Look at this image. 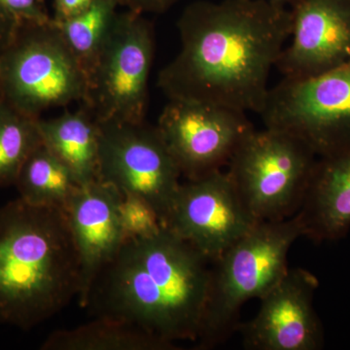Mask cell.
Masks as SVG:
<instances>
[{
    "label": "cell",
    "instance_id": "obj_6",
    "mask_svg": "<svg viewBox=\"0 0 350 350\" xmlns=\"http://www.w3.org/2000/svg\"><path fill=\"white\" fill-rule=\"evenodd\" d=\"M317 160L298 138L265 128L244 138L228 163L227 174L258 221L282 220L300 209Z\"/></svg>",
    "mask_w": 350,
    "mask_h": 350
},
{
    "label": "cell",
    "instance_id": "obj_21",
    "mask_svg": "<svg viewBox=\"0 0 350 350\" xmlns=\"http://www.w3.org/2000/svg\"><path fill=\"white\" fill-rule=\"evenodd\" d=\"M119 213L125 241L148 238L163 228L155 209L138 196L122 194Z\"/></svg>",
    "mask_w": 350,
    "mask_h": 350
},
{
    "label": "cell",
    "instance_id": "obj_17",
    "mask_svg": "<svg viewBox=\"0 0 350 350\" xmlns=\"http://www.w3.org/2000/svg\"><path fill=\"white\" fill-rule=\"evenodd\" d=\"M42 350H177L163 340L123 320L94 317L84 325L51 334Z\"/></svg>",
    "mask_w": 350,
    "mask_h": 350
},
{
    "label": "cell",
    "instance_id": "obj_11",
    "mask_svg": "<svg viewBox=\"0 0 350 350\" xmlns=\"http://www.w3.org/2000/svg\"><path fill=\"white\" fill-rule=\"evenodd\" d=\"M259 222L218 170L181 183L163 228L213 262Z\"/></svg>",
    "mask_w": 350,
    "mask_h": 350
},
{
    "label": "cell",
    "instance_id": "obj_19",
    "mask_svg": "<svg viewBox=\"0 0 350 350\" xmlns=\"http://www.w3.org/2000/svg\"><path fill=\"white\" fill-rule=\"evenodd\" d=\"M117 0H94L82 12L56 23L88 75L117 15Z\"/></svg>",
    "mask_w": 350,
    "mask_h": 350
},
{
    "label": "cell",
    "instance_id": "obj_15",
    "mask_svg": "<svg viewBox=\"0 0 350 350\" xmlns=\"http://www.w3.org/2000/svg\"><path fill=\"white\" fill-rule=\"evenodd\" d=\"M298 215L304 238L335 243L350 231V152L317 157Z\"/></svg>",
    "mask_w": 350,
    "mask_h": 350
},
{
    "label": "cell",
    "instance_id": "obj_16",
    "mask_svg": "<svg viewBox=\"0 0 350 350\" xmlns=\"http://www.w3.org/2000/svg\"><path fill=\"white\" fill-rule=\"evenodd\" d=\"M43 144L81 185L98 180L100 126L86 107L50 120H38Z\"/></svg>",
    "mask_w": 350,
    "mask_h": 350
},
{
    "label": "cell",
    "instance_id": "obj_18",
    "mask_svg": "<svg viewBox=\"0 0 350 350\" xmlns=\"http://www.w3.org/2000/svg\"><path fill=\"white\" fill-rule=\"evenodd\" d=\"M14 186L20 199L31 206L64 211L81 184L41 142L27 157Z\"/></svg>",
    "mask_w": 350,
    "mask_h": 350
},
{
    "label": "cell",
    "instance_id": "obj_9",
    "mask_svg": "<svg viewBox=\"0 0 350 350\" xmlns=\"http://www.w3.org/2000/svg\"><path fill=\"white\" fill-rule=\"evenodd\" d=\"M98 122V180L146 200L163 227L182 174L158 129L145 122Z\"/></svg>",
    "mask_w": 350,
    "mask_h": 350
},
{
    "label": "cell",
    "instance_id": "obj_13",
    "mask_svg": "<svg viewBox=\"0 0 350 350\" xmlns=\"http://www.w3.org/2000/svg\"><path fill=\"white\" fill-rule=\"evenodd\" d=\"M292 31L275 68L304 79L350 64V0H298Z\"/></svg>",
    "mask_w": 350,
    "mask_h": 350
},
{
    "label": "cell",
    "instance_id": "obj_20",
    "mask_svg": "<svg viewBox=\"0 0 350 350\" xmlns=\"http://www.w3.org/2000/svg\"><path fill=\"white\" fill-rule=\"evenodd\" d=\"M39 119L27 116L0 98V187L15 184L27 157L42 142Z\"/></svg>",
    "mask_w": 350,
    "mask_h": 350
},
{
    "label": "cell",
    "instance_id": "obj_25",
    "mask_svg": "<svg viewBox=\"0 0 350 350\" xmlns=\"http://www.w3.org/2000/svg\"><path fill=\"white\" fill-rule=\"evenodd\" d=\"M19 23L0 6V49L12 38Z\"/></svg>",
    "mask_w": 350,
    "mask_h": 350
},
{
    "label": "cell",
    "instance_id": "obj_23",
    "mask_svg": "<svg viewBox=\"0 0 350 350\" xmlns=\"http://www.w3.org/2000/svg\"><path fill=\"white\" fill-rule=\"evenodd\" d=\"M119 6L126 7V10L135 12L163 13L169 10L178 0H117Z\"/></svg>",
    "mask_w": 350,
    "mask_h": 350
},
{
    "label": "cell",
    "instance_id": "obj_10",
    "mask_svg": "<svg viewBox=\"0 0 350 350\" xmlns=\"http://www.w3.org/2000/svg\"><path fill=\"white\" fill-rule=\"evenodd\" d=\"M156 128L187 180L222 170L255 130L245 112L183 100H169Z\"/></svg>",
    "mask_w": 350,
    "mask_h": 350
},
{
    "label": "cell",
    "instance_id": "obj_24",
    "mask_svg": "<svg viewBox=\"0 0 350 350\" xmlns=\"http://www.w3.org/2000/svg\"><path fill=\"white\" fill-rule=\"evenodd\" d=\"M94 0H54L55 14L53 20L61 22L82 12Z\"/></svg>",
    "mask_w": 350,
    "mask_h": 350
},
{
    "label": "cell",
    "instance_id": "obj_22",
    "mask_svg": "<svg viewBox=\"0 0 350 350\" xmlns=\"http://www.w3.org/2000/svg\"><path fill=\"white\" fill-rule=\"evenodd\" d=\"M0 6L19 24H47L53 19L44 0H0Z\"/></svg>",
    "mask_w": 350,
    "mask_h": 350
},
{
    "label": "cell",
    "instance_id": "obj_7",
    "mask_svg": "<svg viewBox=\"0 0 350 350\" xmlns=\"http://www.w3.org/2000/svg\"><path fill=\"white\" fill-rule=\"evenodd\" d=\"M155 43L144 14L117 13L87 75L83 105L98 121L145 122Z\"/></svg>",
    "mask_w": 350,
    "mask_h": 350
},
{
    "label": "cell",
    "instance_id": "obj_4",
    "mask_svg": "<svg viewBox=\"0 0 350 350\" xmlns=\"http://www.w3.org/2000/svg\"><path fill=\"white\" fill-rule=\"evenodd\" d=\"M300 238L304 228L298 213L262 221L211 262L198 349H213L238 330L244 304L260 300L282 280L289 269V251Z\"/></svg>",
    "mask_w": 350,
    "mask_h": 350
},
{
    "label": "cell",
    "instance_id": "obj_8",
    "mask_svg": "<svg viewBox=\"0 0 350 350\" xmlns=\"http://www.w3.org/2000/svg\"><path fill=\"white\" fill-rule=\"evenodd\" d=\"M259 115L265 128L293 135L317 157L350 152V64L314 77L283 78Z\"/></svg>",
    "mask_w": 350,
    "mask_h": 350
},
{
    "label": "cell",
    "instance_id": "obj_5",
    "mask_svg": "<svg viewBox=\"0 0 350 350\" xmlns=\"http://www.w3.org/2000/svg\"><path fill=\"white\" fill-rule=\"evenodd\" d=\"M87 75L56 23L20 24L0 49V98L32 118L84 100Z\"/></svg>",
    "mask_w": 350,
    "mask_h": 350
},
{
    "label": "cell",
    "instance_id": "obj_14",
    "mask_svg": "<svg viewBox=\"0 0 350 350\" xmlns=\"http://www.w3.org/2000/svg\"><path fill=\"white\" fill-rule=\"evenodd\" d=\"M121 196L111 184L96 180L80 186L64 208L81 268L79 301L125 243L119 213Z\"/></svg>",
    "mask_w": 350,
    "mask_h": 350
},
{
    "label": "cell",
    "instance_id": "obj_3",
    "mask_svg": "<svg viewBox=\"0 0 350 350\" xmlns=\"http://www.w3.org/2000/svg\"><path fill=\"white\" fill-rule=\"evenodd\" d=\"M80 290L79 256L64 211L20 198L0 207V323L29 330Z\"/></svg>",
    "mask_w": 350,
    "mask_h": 350
},
{
    "label": "cell",
    "instance_id": "obj_2",
    "mask_svg": "<svg viewBox=\"0 0 350 350\" xmlns=\"http://www.w3.org/2000/svg\"><path fill=\"white\" fill-rule=\"evenodd\" d=\"M211 265L163 228L148 238L125 241L94 278L80 306L94 317L123 320L172 344L195 342Z\"/></svg>",
    "mask_w": 350,
    "mask_h": 350
},
{
    "label": "cell",
    "instance_id": "obj_1",
    "mask_svg": "<svg viewBox=\"0 0 350 350\" xmlns=\"http://www.w3.org/2000/svg\"><path fill=\"white\" fill-rule=\"evenodd\" d=\"M177 27L180 52L158 77L167 98L260 114L291 36V9L269 0H200Z\"/></svg>",
    "mask_w": 350,
    "mask_h": 350
},
{
    "label": "cell",
    "instance_id": "obj_26",
    "mask_svg": "<svg viewBox=\"0 0 350 350\" xmlns=\"http://www.w3.org/2000/svg\"><path fill=\"white\" fill-rule=\"evenodd\" d=\"M269 1L273 2V3L280 4V5L287 6L288 4L293 5L295 2L298 1V0H269Z\"/></svg>",
    "mask_w": 350,
    "mask_h": 350
},
{
    "label": "cell",
    "instance_id": "obj_12",
    "mask_svg": "<svg viewBox=\"0 0 350 350\" xmlns=\"http://www.w3.org/2000/svg\"><path fill=\"white\" fill-rule=\"evenodd\" d=\"M319 280L308 269L289 268L275 286L260 299L254 317L241 325L247 350H319L324 332L315 312Z\"/></svg>",
    "mask_w": 350,
    "mask_h": 350
}]
</instances>
